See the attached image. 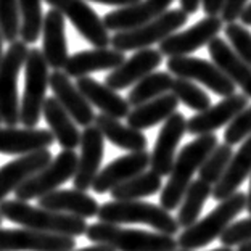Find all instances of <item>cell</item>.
<instances>
[{"mask_svg":"<svg viewBox=\"0 0 251 251\" xmlns=\"http://www.w3.org/2000/svg\"><path fill=\"white\" fill-rule=\"evenodd\" d=\"M218 145V135L206 134L198 135L195 140L188 142L182 148L174 159L173 168H171L168 184L161 188L159 206L166 211H174L176 208H179L182 197L192 182L193 174L200 169L206 156Z\"/></svg>","mask_w":251,"mask_h":251,"instance_id":"cell-1","label":"cell"},{"mask_svg":"<svg viewBox=\"0 0 251 251\" xmlns=\"http://www.w3.org/2000/svg\"><path fill=\"white\" fill-rule=\"evenodd\" d=\"M0 216L25 229L55 233V235L76 238L85 235V230H87L85 219L32 206L27 201H20V200H3L0 203Z\"/></svg>","mask_w":251,"mask_h":251,"instance_id":"cell-2","label":"cell"},{"mask_svg":"<svg viewBox=\"0 0 251 251\" xmlns=\"http://www.w3.org/2000/svg\"><path fill=\"white\" fill-rule=\"evenodd\" d=\"M85 237L95 245H105L115 251H177L174 237L159 232H148L140 229H127L123 226L97 224L87 226Z\"/></svg>","mask_w":251,"mask_h":251,"instance_id":"cell-3","label":"cell"},{"mask_svg":"<svg viewBox=\"0 0 251 251\" xmlns=\"http://www.w3.org/2000/svg\"><path fill=\"white\" fill-rule=\"evenodd\" d=\"M245 209H247V195L243 192H235L229 198L222 200L208 216L184 229L176 240L177 247L187 251L208 247L209 243L218 240L233 219Z\"/></svg>","mask_w":251,"mask_h":251,"instance_id":"cell-4","label":"cell"},{"mask_svg":"<svg viewBox=\"0 0 251 251\" xmlns=\"http://www.w3.org/2000/svg\"><path fill=\"white\" fill-rule=\"evenodd\" d=\"M99 222L105 224H147L164 235H176L179 224L169 211L148 201H108L101 204L97 213Z\"/></svg>","mask_w":251,"mask_h":251,"instance_id":"cell-5","label":"cell"},{"mask_svg":"<svg viewBox=\"0 0 251 251\" xmlns=\"http://www.w3.org/2000/svg\"><path fill=\"white\" fill-rule=\"evenodd\" d=\"M188 21V15L180 8L166 10L158 18L142 25L135 29L116 32L111 37V49L118 52H129V50L148 49L153 44H159L171 34L177 32Z\"/></svg>","mask_w":251,"mask_h":251,"instance_id":"cell-6","label":"cell"},{"mask_svg":"<svg viewBox=\"0 0 251 251\" xmlns=\"http://www.w3.org/2000/svg\"><path fill=\"white\" fill-rule=\"evenodd\" d=\"M27 52L25 42L15 41L0 58V121L7 127H16L20 123L18 77Z\"/></svg>","mask_w":251,"mask_h":251,"instance_id":"cell-7","label":"cell"},{"mask_svg":"<svg viewBox=\"0 0 251 251\" xmlns=\"http://www.w3.org/2000/svg\"><path fill=\"white\" fill-rule=\"evenodd\" d=\"M49 65L39 49H29L25 61V94L20 101V123L36 127L41 121L45 94L49 87Z\"/></svg>","mask_w":251,"mask_h":251,"instance_id":"cell-8","label":"cell"},{"mask_svg":"<svg viewBox=\"0 0 251 251\" xmlns=\"http://www.w3.org/2000/svg\"><path fill=\"white\" fill-rule=\"evenodd\" d=\"M77 166V155L74 150H63L47 166L36 173L15 190V197L20 201H31L41 198L50 192H55L74 177Z\"/></svg>","mask_w":251,"mask_h":251,"instance_id":"cell-9","label":"cell"},{"mask_svg":"<svg viewBox=\"0 0 251 251\" xmlns=\"http://www.w3.org/2000/svg\"><path fill=\"white\" fill-rule=\"evenodd\" d=\"M168 73L179 79H188V81H197L208 87L211 92L221 97H230L237 94V87L232 84L229 77L222 73L213 61L204 58H195V56H174L169 58Z\"/></svg>","mask_w":251,"mask_h":251,"instance_id":"cell-10","label":"cell"},{"mask_svg":"<svg viewBox=\"0 0 251 251\" xmlns=\"http://www.w3.org/2000/svg\"><path fill=\"white\" fill-rule=\"evenodd\" d=\"M44 2L70 20L77 32L95 49H106L110 45V31L105 27L95 10L90 8L84 0H44Z\"/></svg>","mask_w":251,"mask_h":251,"instance_id":"cell-11","label":"cell"},{"mask_svg":"<svg viewBox=\"0 0 251 251\" xmlns=\"http://www.w3.org/2000/svg\"><path fill=\"white\" fill-rule=\"evenodd\" d=\"M222 20L219 16H206L197 25L190 26L182 32H174L159 42V53L163 56H188L198 49L208 45L222 29Z\"/></svg>","mask_w":251,"mask_h":251,"instance_id":"cell-12","label":"cell"},{"mask_svg":"<svg viewBox=\"0 0 251 251\" xmlns=\"http://www.w3.org/2000/svg\"><path fill=\"white\" fill-rule=\"evenodd\" d=\"M76 238L55 235L31 229H3L0 227V251H71Z\"/></svg>","mask_w":251,"mask_h":251,"instance_id":"cell-13","label":"cell"},{"mask_svg":"<svg viewBox=\"0 0 251 251\" xmlns=\"http://www.w3.org/2000/svg\"><path fill=\"white\" fill-rule=\"evenodd\" d=\"M187 132V119L182 113H173L163 123L159 134L156 137L155 147L150 153V171L158 174L159 177L169 176L171 168L174 164L176 151L180 144L182 137Z\"/></svg>","mask_w":251,"mask_h":251,"instance_id":"cell-14","label":"cell"},{"mask_svg":"<svg viewBox=\"0 0 251 251\" xmlns=\"http://www.w3.org/2000/svg\"><path fill=\"white\" fill-rule=\"evenodd\" d=\"M81 155L77 156V166L74 173L73 184L76 190H89L97 174L100 173L101 159L105 153V139L95 126L84 127L81 132Z\"/></svg>","mask_w":251,"mask_h":251,"instance_id":"cell-15","label":"cell"},{"mask_svg":"<svg viewBox=\"0 0 251 251\" xmlns=\"http://www.w3.org/2000/svg\"><path fill=\"white\" fill-rule=\"evenodd\" d=\"M250 99L243 94H233L222 99L219 103L211 105L204 111L197 113L187 121V132L192 135L214 134V130L227 126L238 113L248 106Z\"/></svg>","mask_w":251,"mask_h":251,"instance_id":"cell-16","label":"cell"},{"mask_svg":"<svg viewBox=\"0 0 251 251\" xmlns=\"http://www.w3.org/2000/svg\"><path fill=\"white\" fill-rule=\"evenodd\" d=\"M148 166H150V153L147 150L127 153L121 158L113 159L103 169H100L90 188L99 195H103V193L111 192L115 187L121 185L123 182L144 173Z\"/></svg>","mask_w":251,"mask_h":251,"instance_id":"cell-17","label":"cell"},{"mask_svg":"<svg viewBox=\"0 0 251 251\" xmlns=\"http://www.w3.org/2000/svg\"><path fill=\"white\" fill-rule=\"evenodd\" d=\"M49 87L53 90V97L63 106L68 115L76 124L82 127H89L95 121V113L92 105L85 100V97L79 92L76 84L66 76L61 70L53 71L49 76Z\"/></svg>","mask_w":251,"mask_h":251,"instance_id":"cell-18","label":"cell"},{"mask_svg":"<svg viewBox=\"0 0 251 251\" xmlns=\"http://www.w3.org/2000/svg\"><path fill=\"white\" fill-rule=\"evenodd\" d=\"M163 63V55L155 49H142L124 60L118 68H115L110 74H106L105 85L113 90H123L134 85L153 73Z\"/></svg>","mask_w":251,"mask_h":251,"instance_id":"cell-19","label":"cell"},{"mask_svg":"<svg viewBox=\"0 0 251 251\" xmlns=\"http://www.w3.org/2000/svg\"><path fill=\"white\" fill-rule=\"evenodd\" d=\"M173 2L174 0H140L134 5H127V7L110 11L101 21H103L108 31L121 32L135 29V27L158 18L159 15L169 8V5Z\"/></svg>","mask_w":251,"mask_h":251,"instance_id":"cell-20","label":"cell"},{"mask_svg":"<svg viewBox=\"0 0 251 251\" xmlns=\"http://www.w3.org/2000/svg\"><path fill=\"white\" fill-rule=\"evenodd\" d=\"M55 142L53 134L47 129L36 127H0V153L3 155H29L49 150Z\"/></svg>","mask_w":251,"mask_h":251,"instance_id":"cell-21","label":"cell"},{"mask_svg":"<svg viewBox=\"0 0 251 251\" xmlns=\"http://www.w3.org/2000/svg\"><path fill=\"white\" fill-rule=\"evenodd\" d=\"M42 55L47 61L49 68L53 71L63 70L66 60L70 58L68 53V42L65 32V16L58 10H49L44 15L42 21Z\"/></svg>","mask_w":251,"mask_h":251,"instance_id":"cell-22","label":"cell"},{"mask_svg":"<svg viewBox=\"0 0 251 251\" xmlns=\"http://www.w3.org/2000/svg\"><path fill=\"white\" fill-rule=\"evenodd\" d=\"M50 161H52V153L49 150H41L23 155L0 168V203L21 184L44 169Z\"/></svg>","mask_w":251,"mask_h":251,"instance_id":"cell-23","label":"cell"},{"mask_svg":"<svg viewBox=\"0 0 251 251\" xmlns=\"http://www.w3.org/2000/svg\"><path fill=\"white\" fill-rule=\"evenodd\" d=\"M126 60L123 52L115 49H94L82 50L71 55L63 66V73L68 77H84L97 71H113Z\"/></svg>","mask_w":251,"mask_h":251,"instance_id":"cell-24","label":"cell"},{"mask_svg":"<svg viewBox=\"0 0 251 251\" xmlns=\"http://www.w3.org/2000/svg\"><path fill=\"white\" fill-rule=\"evenodd\" d=\"M211 60L230 79L232 84L243 90V95L251 99V68L238 56L222 37H214L208 44Z\"/></svg>","mask_w":251,"mask_h":251,"instance_id":"cell-25","label":"cell"},{"mask_svg":"<svg viewBox=\"0 0 251 251\" xmlns=\"http://www.w3.org/2000/svg\"><path fill=\"white\" fill-rule=\"evenodd\" d=\"M37 201L39 208L76 216V218L81 219L95 218L100 208V204L97 203L95 198L87 195L82 190H76V188H71V190H60L58 188V190L41 197Z\"/></svg>","mask_w":251,"mask_h":251,"instance_id":"cell-26","label":"cell"},{"mask_svg":"<svg viewBox=\"0 0 251 251\" xmlns=\"http://www.w3.org/2000/svg\"><path fill=\"white\" fill-rule=\"evenodd\" d=\"M76 87L79 89L85 100L90 105L99 108L101 111V115H106L115 119H123L129 115L130 106L127 103V100L123 99L116 90H113L110 87H106L105 84H101L99 81H95L94 77L84 76L79 77L76 82Z\"/></svg>","mask_w":251,"mask_h":251,"instance_id":"cell-27","label":"cell"},{"mask_svg":"<svg viewBox=\"0 0 251 251\" xmlns=\"http://www.w3.org/2000/svg\"><path fill=\"white\" fill-rule=\"evenodd\" d=\"M250 174H251V135L247 140L242 142L237 153L232 155L226 173L222 174L218 184L213 185L211 197L218 200V201L229 198L235 192H238V188L247 180Z\"/></svg>","mask_w":251,"mask_h":251,"instance_id":"cell-28","label":"cell"},{"mask_svg":"<svg viewBox=\"0 0 251 251\" xmlns=\"http://www.w3.org/2000/svg\"><path fill=\"white\" fill-rule=\"evenodd\" d=\"M42 115L47 121L50 132L53 134L58 145L63 150H74L81 144V132L71 116L63 110V106L56 101L55 97H49L44 101Z\"/></svg>","mask_w":251,"mask_h":251,"instance_id":"cell-29","label":"cell"},{"mask_svg":"<svg viewBox=\"0 0 251 251\" xmlns=\"http://www.w3.org/2000/svg\"><path fill=\"white\" fill-rule=\"evenodd\" d=\"M94 124L103 135V139L121 150H127L130 153L147 150L148 140L145 134H142V130H135L129 126H124L121 119L110 118L100 113V115H95Z\"/></svg>","mask_w":251,"mask_h":251,"instance_id":"cell-30","label":"cell"},{"mask_svg":"<svg viewBox=\"0 0 251 251\" xmlns=\"http://www.w3.org/2000/svg\"><path fill=\"white\" fill-rule=\"evenodd\" d=\"M177 106L179 101L173 94H164L130 110L129 115L126 116L127 126L135 130L150 129L153 126L166 121L173 113L177 111Z\"/></svg>","mask_w":251,"mask_h":251,"instance_id":"cell-31","label":"cell"},{"mask_svg":"<svg viewBox=\"0 0 251 251\" xmlns=\"http://www.w3.org/2000/svg\"><path fill=\"white\" fill-rule=\"evenodd\" d=\"M211 192H213V187L208 185L206 182H203L200 179L190 182V185L187 187L184 197H182L177 218H176L179 227L187 229V227H190L192 224H195L200 218V214H201L204 203H206V200L211 197Z\"/></svg>","mask_w":251,"mask_h":251,"instance_id":"cell-32","label":"cell"},{"mask_svg":"<svg viewBox=\"0 0 251 251\" xmlns=\"http://www.w3.org/2000/svg\"><path fill=\"white\" fill-rule=\"evenodd\" d=\"M161 188H163L161 177L158 174L151 173V171H147V173L144 171V173L137 174L135 177L115 187L110 193L115 201H135V200L155 195Z\"/></svg>","mask_w":251,"mask_h":251,"instance_id":"cell-33","label":"cell"},{"mask_svg":"<svg viewBox=\"0 0 251 251\" xmlns=\"http://www.w3.org/2000/svg\"><path fill=\"white\" fill-rule=\"evenodd\" d=\"M174 77L166 71H153L144 79H140L139 82L134 84V89L130 90L127 95V103L129 106H139L144 105L147 101L153 99H158L164 94H168L171 87H173Z\"/></svg>","mask_w":251,"mask_h":251,"instance_id":"cell-34","label":"cell"},{"mask_svg":"<svg viewBox=\"0 0 251 251\" xmlns=\"http://www.w3.org/2000/svg\"><path fill=\"white\" fill-rule=\"evenodd\" d=\"M21 42L36 44L42 31V0H18Z\"/></svg>","mask_w":251,"mask_h":251,"instance_id":"cell-35","label":"cell"},{"mask_svg":"<svg viewBox=\"0 0 251 251\" xmlns=\"http://www.w3.org/2000/svg\"><path fill=\"white\" fill-rule=\"evenodd\" d=\"M233 155L232 147H229L227 144L218 145L213 151L206 156V159L203 161V164L198 169L200 174V180L206 182L208 185H216L219 182V179L222 177V174L226 173L227 166L230 163V158Z\"/></svg>","mask_w":251,"mask_h":251,"instance_id":"cell-36","label":"cell"},{"mask_svg":"<svg viewBox=\"0 0 251 251\" xmlns=\"http://www.w3.org/2000/svg\"><path fill=\"white\" fill-rule=\"evenodd\" d=\"M171 92L177 99V101H182V103L193 111L200 113L211 106L209 95L201 87H198L193 81H188V79L176 77L173 87H171Z\"/></svg>","mask_w":251,"mask_h":251,"instance_id":"cell-37","label":"cell"},{"mask_svg":"<svg viewBox=\"0 0 251 251\" xmlns=\"http://www.w3.org/2000/svg\"><path fill=\"white\" fill-rule=\"evenodd\" d=\"M0 32L5 42H15L20 37L18 0H0Z\"/></svg>","mask_w":251,"mask_h":251,"instance_id":"cell-38","label":"cell"},{"mask_svg":"<svg viewBox=\"0 0 251 251\" xmlns=\"http://www.w3.org/2000/svg\"><path fill=\"white\" fill-rule=\"evenodd\" d=\"M224 34L229 39L233 52L251 68V32L243 25L230 23V25H226Z\"/></svg>","mask_w":251,"mask_h":251,"instance_id":"cell-39","label":"cell"},{"mask_svg":"<svg viewBox=\"0 0 251 251\" xmlns=\"http://www.w3.org/2000/svg\"><path fill=\"white\" fill-rule=\"evenodd\" d=\"M251 135V105L242 110L238 115L227 124L224 130V144L233 147L242 144Z\"/></svg>","mask_w":251,"mask_h":251,"instance_id":"cell-40","label":"cell"},{"mask_svg":"<svg viewBox=\"0 0 251 251\" xmlns=\"http://www.w3.org/2000/svg\"><path fill=\"white\" fill-rule=\"evenodd\" d=\"M222 247L232 248L240 247L243 243L251 242V216L247 219H240L232 224L224 230V233L219 237Z\"/></svg>","mask_w":251,"mask_h":251,"instance_id":"cell-41","label":"cell"},{"mask_svg":"<svg viewBox=\"0 0 251 251\" xmlns=\"http://www.w3.org/2000/svg\"><path fill=\"white\" fill-rule=\"evenodd\" d=\"M248 2L250 0H224V5H222V10L219 13V18L222 20V23H227V25L237 23Z\"/></svg>","mask_w":251,"mask_h":251,"instance_id":"cell-42","label":"cell"},{"mask_svg":"<svg viewBox=\"0 0 251 251\" xmlns=\"http://www.w3.org/2000/svg\"><path fill=\"white\" fill-rule=\"evenodd\" d=\"M222 5L224 0H201V7L206 16H219Z\"/></svg>","mask_w":251,"mask_h":251,"instance_id":"cell-43","label":"cell"},{"mask_svg":"<svg viewBox=\"0 0 251 251\" xmlns=\"http://www.w3.org/2000/svg\"><path fill=\"white\" fill-rule=\"evenodd\" d=\"M200 5H201V0H180V10H184L187 15L197 13Z\"/></svg>","mask_w":251,"mask_h":251,"instance_id":"cell-44","label":"cell"},{"mask_svg":"<svg viewBox=\"0 0 251 251\" xmlns=\"http://www.w3.org/2000/svg\"><path fill=\"white\" fill-rule=\"evenodd\" d=\"M95 3H103V5H111V7H127V5H134L140 0H90Z\"/></svg>","mask_w":251,"mask_h":251,"instance_id":"cell-45","label":"cell"},{"mask_svg":"<svg viewBox=\"0 0 251 251\" xmlns=\"http://www.w3.org/2000/svg\"><path fill=\"white\" fill-rule=\"evenodd\" d=\"M240 21L243 23V26H251V2L245 7V10L240 15Z\"/></svg>","mask_w":251,"mask_h":251,"instance_id":"cell-46","label":"cell"},{"mask_svg":"<svg viewBox=\"0 0 251 251\" xmlns=\"http://www.w3.org/2000/svg\"><path fill=\"white\" fill-rule=\"evenodd\" d=\"M71 251H115V250L105 247V245H94V247H85L82 250H71Z\"/></svg>","mask_w":251,"mask_h":251,"instance_id":"cell-47","label":"cell"},{"mask_svg":"<svg viewBox=\"0 0 251 251\" xmlns=\"http://www.w3.org/2000/svg\"><path fill=\"white\" fill-rule=\"evenodd\" d=\"M247 209H248V213L251 214V177H250V190H248V195H247Z\"/></svg>","mask_w":251,"mask_h":251,"instance_id":"cell-48","label":"cell"},{"mask_svg":"<svg viewBox=\"0 0 251 251\" xmlns=\"http://www.w3.org/2000/svg\"><path fill=\"white\" fill-rule=\"evenodd\" d=\"M237 251H251V242L240 245V247H238V250H237Z\"/></svg>","mask_w":251,"mask_h":251,"instance_id":"cell-49","label":"cell"},{"mask_svg":"<svg viewBox=\"0 0 251 251\" xmlns=\"http://www.w3.org/2000/svg\"><path fill=\"white\" fill-rule=\"evenodd\" d=\"M177 251H187V250H177ZM211 251H233V250L224 247V248H216V250H211Z\"/></svg>","mask_w":251,"mask_h":251,"instance_id":"cell-50","label":"cell"},{"mask_svg":"<svg viewBox=\"0 0 251 251\" xmlns=\"http://www.w3.org/2000/svg\"><path fill=\"white\" fill-rule=\"evenodd\" d=\"M3 55V39H2V32H0V58Z\"/></svg>","mask_w":251,"mask_h":251,"instance_id":"cell-51","label":"cell"},{"mask_svg":"<svg viewBox=\"0 0 251 251\" xmlns=\"http://www.w3.org/2000/svg\"><path fill=\"white\" fill-rule=\"evenodd\" d=\"M2 221H3V218H2V216H0V224H2Z\"/></svg>","mask_w":251,"mask_h":251,"instance_id":"cell-52","label":"cell"},{"mask_svg":"<svg viewBox=\"0 0 251 251\" xmlns=\"http://www.w3.org/2000/svg\"><path fill=\"white\" fill-rule=\"evenodd\" d=\"M0 124H2V121H0Z\"/></svg>","mask_w":251,"mask_h":251,"instance_id":"cell-53","label":"cell"}]
</instances>
